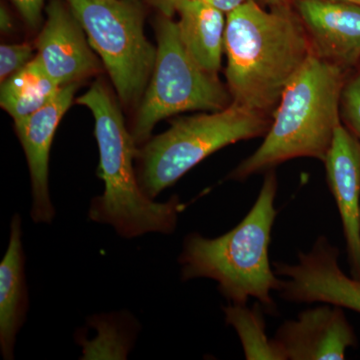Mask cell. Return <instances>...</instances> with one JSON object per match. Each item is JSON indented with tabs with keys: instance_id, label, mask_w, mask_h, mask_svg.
Returning a JSON list of instances; mask_svg holds the SVG:
<instances>
[{
	"instance_id": "6da1fadb",
	"label": "cell",
	"mask_w": 360,
	"mask_h": 360,
	"mask_svg": "<svg viewBox=\"0 0 360 360\" xmlns=\"http://www.w3.org/2000/svg\"><path fill=\"white\" fill-rule=\"evenodd\" d=\"M224 51L232 103L267 116L314 53L298 14L284 6L266 11L255 0L227 14Z\"/></svg>"
},
{
	"instance_id": "7a4b0ae2",
	"label": "cell",
	"mask_w": 360,
	"mask_h": 360,
	"mask_svg": "<svg viewBox=\"0 0 360 360\" xmlns=\"http://www.w3.org/2000/svg\"><path fill=\"white\" fill-rule=\"evenodd\" d=\"M277 189L276 172L269 170L255 205L231 231L215 238L187 236L179 258L182 281L212 279L229 302L246 304L252 297L267 312H274L271 293L281 290L283 281L269 262Z\"/></svg>"
},
{
	"instance_id": "3957f363",
	"label": "cell",
	"mask_w": 360,
	"mask_h": 360,
	"mask_svg": "<svg viewBox=\"0 0 360 360\" xmlns=\"http://www.w3.org/2000/svg\"><path fill=\"white\" fill-rule=\"evenodd\" d=\"M347 70L312 53L283 90L262 146L229 179L243 181L295 158L323 162L341 124Z\"/></svg>"
},
{
	"instance_id": "277c9868",
	"label": "cell",
	"mask_w": 360,
	"mask_h": 360,
	"mask_svg": "<svg viewBox=\"0 0 360 360\" xmlns=\"http://www.w3.org/2000/svg\"><path fill=\"white\" fill-rule=\"evenodd\" d=\"M77 103L89 108L94 115L99 150L98 175L104 182L103 195L97 196L90 205V220L111 225L125 238L150 232L172 233L186 205L180 202L177 196L167 202H155L143 193L134 167L136 143L105 85L94 82Z\"/></svg>"
},
{
	"instance_id": "5b68a950",
	"label": "cell",
	"mask_w": 360,
	"mask_h": 360,
	"mask_svg": "<svg viewBox=\"0 0 360 360\" xmlns=\"http://www.w3.org/2000/svg\"><path fill=\"white\" fill-rule=\"evenodd\" d=\"M269 116L231 103L224 110L179 118L137 150L139 184L151 200L220 149L264 136Z\"/></svg>"
},
{
	"instance_id": "8992f818",
	"label": "cell",
	"mask_w": 360,
	"mask_h": 360,
	"mask_svg": "<svg viewBox=\"0 0 360 360\" xmlns=\"http://www.w3.org/2000/svg\"><path fill=\"white\" fill-rule=\"evenodd\" d=\"M232 103L229 90L186 51L177 22L165 15L158 25L155 68L139 106L135 143H143L160 120L186 111H219Z\"/></svg>"
},
{
	"instance_id": "52a82bcc",
	"label": "cell",
	"mask_w": 360,
	"mask_h": 360,
	"mask_svg": "<svg viewBox=\"0 0 360 360\" xmlns=\"http://www.w3.org/2000/svg\"><path fill=\"white\" fill-rule=\"evenodd\" d=\"M90 46L108 71L122 103H136L148 85L156 49L144 34L143 14L135 0H66Z\"/></svg>"
},
{
	"instance_id": "ba28073f",
	"label": "cell",
	"mask_w": 360,
	"mask_h": 360,
	"mask_svg": "<svg viewBox=\"0 0 360 360\" xmlns=\"http://www.w3.org/2000/svg\"><path fill=\"white\" fill-rule=\"evenodd\" d=\"M338 257V248L321 236L311 250L298 253L296 264L274 262L283 279L279 295L288 302L330 303L360 314V281L345 274Z\"/></svg>"
},
{
	"instance_id": "9c48e42d",
	"label": "cell",
	"mask_w": 360,
	"mask_h": 360,
	"mask_svg": "<svg viewBox=\"0 0 360 360\" xmlns=\"http://www.w3.org/2000/svg\"><path fill=\"white\" fill-rule=\"evenodd\" d=\"M274 342L284 360L345 359L357 338L342 307L324 303L304 310L293 321L284 322Z\"/></svg>"
},
{
	"instance_id": "30bf717a",
	"label": "cell",
	"mask_w": 360,
	"mask_h": 360,
	"mask_svg": "<svg viewBox=\"0 0 360 360\" xmlns=\"http://www.w3.org/2000/svg\"><path fill=\"white\" fill-rule=\"evenodd\" d=\"M77 89V84L65 85L44 108L14 122L30 168L32 217L37 224H51L56 214L49 194V155L59 122L70 110Z\"/></svg>"
},
{
	"instance_id": "8fae6325",
	"label": "cell",
	"mask_w": 360,
	"mask_h": 360,
	"mask_svg": "<svg viewBox=\"0 0 360 360\" xmlns=\"http://www.w3.org/2000/svg\"><path fill=\"white\" fill-rule=\"evenodd\" d=\"M46 15L37 39V58L49 77L63 87L97 72L98 61L71 9L53 0L46 7Z\"/></svg>"
},
{
	"instance_id": "7c38bea8",
	"label": "cell",
	"mask_w": 360,
	"mask_h": 360,
	"mask_svg": "<svg viewBox=\"0 0 360 360\" xmlns=\"http://www.w3.org/2000/svg\"><path fill=\"white\" fill-rule=\"evenodd\" d=\"M315 56L348 70L360 60V6L340 0H296Z\"/></svg>"
},
{
	"instance_id": "4fadbf2b",
	"label": "cell",
	"mask_w": 360,
	"mask_h": 360,
	"mask_svg": "<svg viewBox=\"0 0 360 360\" xmlns=\"http://www.w3.org/2000/svg\"><path fill=\"white\" fill-rule=\"evenodd\" d=\"M323 163L342 224L350 276L360 281V142L342 123Z\"/></svg>"
},
{
	"instance_id": "5bb4252c",
	"label": "cell",
	"mask_w": 360,
	"mask_h": 360,
	"mask_svg": "<svg viewBox=\"0 0 360 360\" xmlns=\"http://www.w3.org/2000/svg\"><path fill=\"white\" fill-rule=\"evenodd\" d=\"M27 307L21 217L14 214L8 248L0 264V350L4 359H13L16 335L25 321Z\"/></svg>"
},
{
	"instance_id": "9a60e30c",
	"label": "cell",
	"mask_w": 360,
	"mask_h": 360,
	"mask_svg": "<svg viewBox=\"0 0 360 360\" xmlns=\"http://www.w3.org/2000/svg\"><path fill=\"white\" fill-rule=\"evenodd\" d=\"M174 13L186 51L203 70L217 75L224 51L225 13L200 0H176Z\"/></svg>"
},
{
	"instance_id": "2e32d148",
	"label": "cell",
	"mask_w": 360,
	"mask_h": 360,
	"mask_svg": "<svg viewBox=\"0 0 360 360\" xmlns=\"http://www.w3.org/2000/svg\"><path fill=\"white\" fill-rule=\"evenodd\" d=\"M59 86L37 58L1 82L0 104L15 120L46 105L58 94Z\"/></svg>"
},
{
	"instance_id": "e0dca14e",
	"label": "cell",
	"mask_w": 360,
	"mask_h": 360,
	"mask_svg": "<svg viewBox=\"0 0 360 360\" xmlns=\"http://www.w3.org/2000/svg\"><path fill=\"white\" fill-rule=\"evenodd\" d=\"M224 311L227 324L236 329L240 338L246 359L284 360L274 338H267L264 314L258 304L250 309L246 304L231 303Z\"/></svg>"
},
{
	"instance_id": "ac0fdd59",
	"label": "cell",
	"mask_w": 360,
	"mask_h": 360,
	"mask_svg": "<svg viewBox=\"0 0 360 360\" xmlns=\"http://www.w3.org/2000/svg\"><path fill=\"white\" fill-rule=\"evenodd\" d=\"M341 120L360 142V72L345 84L341 97Z\"/></svg>"
},
{
	"instance_id": "d6986e66",
	"label": "cell",
	"mask_w": 360,
	"mask_h": 360,
	"mask_svg": "<svg viewBox=\"0 0 360 360\" xmlns=\"http://www.w3.org/2000/svg\"><path fill=\"white\" fill-rule=\"evenodd\" d=\"M33 51L27 44H1L0 46V80L6 82L14 73L32 60Z\"/></svg>"
},
{
	"instance_id": "ffe728a7",
	"label": "cell",
	"mask_w": 360,
	"mask_h": 360,
	"mask_svg": "<svg viewBox=\"0 0 360 360\" xmlns=\"http://www.w3.org/2000/svg\"><path fill=\"white\" fill-rule=\"evenodd\" d=\"M13 2L26 25L33 30L39 27L41 22L44 0H13Z\"/></svg>"
},
{
	"instance_id": "44dd1931",
	"label": "cell",
	"mask_w": 360,
	"mask_h": 360,
	"mask_svg": "<svg viewBox=\"0 0 360 360\" xmlns=\"http://www.w3.org/2000/svg\"><path fill=\"white\" fill-rule=\"evenodd\" d=\"M200 1L205 2V4L219 9L222 13L229 14L241 4H245L246 0H200Z\"/></svg>"
},
{
	"instance_id": "7402d4cb",
	"label": "cell",
	"mask_w": 360,
	"mask_h": 360,
	"mask_svg": "<svg viewBox=\"0 0 360 360\" xmlns=\"http://www.w3.org/2000/svg\"><path fill=\"white\" fill-rule=\"evenodd\" d=\"M0 28H1L2 32H11L13 28V20H11V14L4 6H1V8H0Z\"/></svg>"
},
{
	"instance_id": "603a6c76",
	"label": "cell",
	"mask_w": 360,
	"mask_h": 360,
	"mask_svg": "<svg viewBox=\"0 0 360 360\" xmlns=\"http://www.w3.org/2000/svg\"><path fill=\"white\" fill-rule=\"evenodd\" d=\"M156 6L162 11L163 14L172 18L174 13V4L176 0H153Z\"/></svg>"
},
{
	"instance_id": "cb8c5ba5",
	"label": "cell",
	"mask_w": 360,
	"mask_h": 360,
	"mask_svg": "<svg viewBox=\"0 0 360 360\" xmlns=\"http://www.w3.org/2000/svg\"><path fill=\"white\" fill-rule=\"evenodd\" d=\"M266 4L274 6H283L285 4L286 0H264Z\"/></svg>"
},
{
	"instance_id": "d4e9b609",
	"label": "cell",
	"mask_w": 360,
	"mask_h": 360,
	"mask_svg": "<svg viewBox=\"0 0 360 360\" xmlns=\"http://www.w3.org/2000/svg\"><path fill=\"white\" fill-rule=\"evenodd\" d=\"M340 1L349 2V4H357V6H360V0H340Z\"/></svg>"
},
{
	"instance_id": "484cf974",
	"label": "cell",
	"mask_w": 360,
	"mask_h": 360,
	"mask_svg": "<svg viewBox=\"0 0 360 360\" xmlns=\"http://www.w3.org/2000/svg\"><path fill=\"white\" fill-rule=\"evenodd\" d=\"M359 72H360V71H359Z\"/></svg>"
}]
</instances>
